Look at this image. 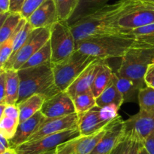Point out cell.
I'll return each mask as SVG.
<instances>
[{
	"label": "cell",
	"instance_id": "cell-1",
	"mask_svg": "<svg viewBox=\"0 0 154 154\" xmlns=\"http://www.w3.org/2000/svg\"><path fill=\"white\" fill-rule=\"evenodd\" d=\"M134 0H119L90 11L70 24L77 43L84 39L105 36L134 37L130 30L120 27L117 21Z\"/></svg>",
	"mask_w": 154,
	"mask_h": 154
},
{
	"label": "cell",
	"instance_id": "cell-2",
	"mask_svg": "<svg viewBox=\"0 0 154 154\" xmlns=\"http://www.w3.org/2000/svg\"><path fill=\"white\" fill-rule=\"evenodd\" d=\"M20 77V94L17 104L29 97L40 94L47 99L61 91L55 84L52 63L17 70Z\"/></svg>",
	"mask_w": 154,
	"mask_h": 154
},
{
	"label": "cell",
	"instance_id": "cell-3",
	"mask_svg": "<svg viewBox=\"0 0 154 154\" xmlns=\"http://www.w3.org/2000/svg\"><path fill=\"white\" fill-rule=\"evenodd\" d=\"M138 44L133 37L105 36L84 39L77 43V49L102 60L122 57Z\"/></svg>",
	"mask_w": 154,
	"mask_h": 154
},
{
	"label": "cell",
	"instance_id": "cell-4",
	"mask_svg": "<svg viewBox=\"0 0 154 154\" xmlns=\"http://www.w3.org/2000/svg\"><path fill=\"white\" fill-rule=\"evenodd\" d=\"M154 61V45L138 41L121 58L117 73L136 82L141 88L146 87L144 75L147 67Z\"/></svg>",
	"mask_w": 154,
	"mask_h": 154
},
{
	"label": "cell",
	"instance_id": "cell-5",
	"mask_svg": "<svg viewBox=\"0 0 154 154\" xmlns=\"http://www.w3.org/2000/svg\"><path fill=\"white\" fill-rule=\"evenodd\" d=\"M97 57L76 51L68 58L52 64L56 85L61 91H66L80 74Z\"/></svg>",
	"mask_w": 154,
	"mask_h": 154
},
{
	"label": "cell",
	"instance_id": "cell-6",
	"mask_svg": "<svg viewBox=\"0 0 154 154\" xmlns=\"http://www.w3.org/2000/svg\"><path fill=\"white\" fill-rule=\"evenodd\" d=\"M50 42L52 64L68 58L77 49L76 40L68 21H59L51 27Z\"/></svg>",
	"mask_w": 154,
	"mask_h": 154
},
{
	"label": "cell",
	"instance_id": "cell-7",
	"mask_svg": "<svg viewBox=\"0 0 154 154\" xmlns=\"http://www.w3.org/2000/svg\"><path fill=\"white\" fill-rule=\"evenodd\" d=\"M51 37V29H35L30 33L27 40L19 51L11 57L5 64L0 67L4 69H15L19 70L23 65L41 48L44 46Z\"/></svg>",
	"mask_w": 154,
	"mask_h": 154
},
{
	"label": "cell",
	"instance_id": "cell-8",
	"mask_svg": "<svg viewBox=\"0 0 154 154\" xmlns=\"http://www.w3.org/2000/svg\"><path fill=\"white\" fill-rule=\"evenodd\" d=\"M154 23V4L134 0L117 21L123 29L132 30Z\"/></svg>",
	"mask_w": 154,
	"mask_h": 154
},
{
	"label": "cell",
	"instance_id": "cell-9",
	"mask_svg": "<svg viewBox=\"0 0 154 154\" xmlns=\"http://www.w3.org/2000/svg\"><path fill=\"white\" fill-rule=\"evenodd\" d=\"M81 135L79 128H75L46 136L34 141L26 142L16 148L17 154H44L56 149L61 143Z\"/></svg>",
	"mask_w": 154,
	"mask_h": 154
},
{
	"label": "cell",
	"instance_id": "cell-10",
	"mask_svg": "<svg viewBox=\"0 0 154 154\" xmlns=\"http://www.w3.org/2000/svg\"><path fill=\"white\" fill-rule=\"evenodd\" d=\"M126 139L140 142L154 133V116L139 111L125 120Z\"/></svg>",
	"mask_w": 154,
	"mask_h": 154
},
{
	"label": "cell",
	"instance_id": "cell-11",
	"mask_svg": "<svg viewBox=\"0 0 154 154\" xmlns=\"http://www.w3.org/2000/svg\"><path fill=\"white\" fill-rule=\"evenodd\" d=\"M108 125V124H107ZM106 126L90 135H80L56 148L57 154H90L106 132Z\"/></svg>",
	"mask_w": 154,
	"mask_h": 154
},
{
	"label": "cell",
	"instance_id": "cell-12",
	"mask_svg": "<svg viewBox=\"0 0 154 154\" xmlns=\"http://www.w3.org/2000/svg\"><path fill=\"white\" fill-rule=\"evenodd\" d=\"M125 140V120L119 116L108 123L105 135L90 154H110Z\"/></svg>",
	"mask_w": 154,
	"mask_h": 154
},
{
	"label": "cell",
	"instance_id": "cell-13",
	"mask_svg": "<svg viewBox=\"0 0 154 154\" xmlns=\"http://www.w3.org/2000/svg\"><path fill=\"white\" fill-rule=\"evenodd\" d=\"M78 115L77 113L57 118H47L40 128L29 137V141L38 140L46 136L78 128Z\"/></svg>",
	"mask_w": 154,
	"mask_h": 154
},
{
	"label": "cell",
	"instance_id": "cell-14",
	"mask_svg": "<svg viewBox=\"0 0 154 154\" xmlns=\"http://www.w3.org/2000/svg\"><path fill=\"white\" fill-rule=\"evenodd\" d=\"M41 112L46 118H57L76 113L73 100L66 91L46 99Z\"/></svg>",
	"mask_w": 154,
	"mask_h": 154
},
{
	"label": "cell",
	"instance_id": "cell-15",
	"mask_svg": "<svg viewBox=\"0 0 154 154\" xmlns=\"http://www.w3.org/2000/svg\"><path fill=\"white\" fill-rule=\"evenodd\" d=\"M33 29L48 28L59 21L57 8L54 0H48L39 6L27 19Z\"/></svg>",
	"mask_w": 154,
	"mask_h": 154
},
{
	"label": "cell",
	"instance_id": "cell-16",
	"mask_svg": "<svg viewBox=\"0 0 154 154\" xmlns=\"http://www.w3.org/2000/svg\"><path fill=\"white\" fill-rule=\"evenodd\" d=\"M104 60H105L100 58L96 59L80 74L79 76L68 88L66 91L72 98H74L83 92L90 90L95 78L100 69L102 63Z\"/></svg>",
	"mask_w": 154,
	"mask_h": 154
},
{
	"label": "cell",
	"instance_id": "cell-17",
	"mask_svg": "<svg viewBox=\"0 0 154 154\" xmlns=\"http://www.w3.org/2000/svg\"><path fill=\"white\" fill-rule=\"evenodd\" d=\"M46 119L43 113L39 111L29 119L20 123L14 137L9 140L11 146L16 149L20 145L28 141L29 137L37 131Z\"/></svg>",
	"mask_w": 154,
	"mask_h": 154
},
{
	"label": "cell",
	"instance_id": "cell-18",
	"mask_svg": "<svg viewBox=\"0 0 154 154\" xmlns=\"http://www.w3.org/2000/svg\"><path fill=\"white\" fill-rule=\"evenodd\" d=\"M100 107H93L87 113L78 116V128L81 135H90L105 128L108 123L101 119Z\"/></svg>",
	"mask_w": 154,
	"mask_h": 154
},
{
	"label": "cell",
	"instance_id": "cell-19",
	"mask_svg": "<svg viewBox=\"0 0 154 154\" xmlns=\"http://www.w3.org/2000/svg\"><path fill=\"white\" fill-rule=\"evenodd\" d=\"M113 82L123 97L124 103L135 102L138 101V94L141 88L132 80L120 76L114 72Z\"/></svg>",
	"mask_w": 154,
	"mask_h": 154
},
{
	"label": "cell",
	"instance_id": "cell-20",
	"mask_svg": "<svg viewBox=\"0 0 154 154\" xmlns=\"http://www.w3.org/2000/svg\"><path fill=\"white\" fill-rule=\"evenodd\" d=\"M46 99V97L44 95L36 94L18 104L17 105L20 109V123L29 119L38 112L41 111Z\"/></svg>",
	"mask_w": 154,
	"mask_h": 154
},
{
	"label": "cell",
	"instance_id": "cell-21",
	"mask_svg": "<svg viewBox=\"0 0 154 154\" xmlns=\"http://www.w3.org/2000/svg\"><path fill=\"white\" fill-rule=\"evenodd\" d=\"M5 72V96L4 101L1 104H17L20 94V77L18 72L17 70L13 69H6Z\"/></svg>",
	"mask_w": 154,
	"mask_h": 154
},
{
	"label": "cell",
	"instance_id": "cell-22",
	"mask_svg": "<svg viewBox=\"0 0 154 154\" xmlns=\"http://www.w3.org/2000/svg\"><path fill=\"white\" fill-rule=\"evenodd\" d=\"M106 60H105L102 62L100 69L98 72L90 88L96 98L106 89L113 80L114 72L111 66L106 63Z\"/></svg>",
	"mask_w": 154,
	"mask_h": 154
},
{
	"label": "cell",
	"instance_id": "cell-23",
	"mask_svg": "<svg viewBox=\"0 0 154 154\" xmlns=\"http://www.w3.org/2000/svg\"><path fill=\"white\" fill-rule=\"evenodd\" d=\"M111 104H115L120 107L124 104L123 95L118 90L113 80L106 89L98 98H96V105L99 107H102Z\"/></svg>",
	"mask_w": 154,
	"mask_h": 154
},
{
	"label": "cell",
	"instance_id": "cell-24",
	"mask_svg": "<svg viewBox=\"0 0 154 154\" xmlns=\"http://www.w3.org/2000/svg\"><path fill=\"white\" fill-rule=\"evenodd\" d=\"M52 52L50 40L41 48L36 53H35L22 66L20 69L26 68L35 67V66H43V65L51 64Z\"/></svg>",
	"mask_w": 154,
	"mask_h": 154
},
{
	"label": "cell",
	"instance_id": "cell-25",
	"mask_svg": "<svg viewBox=\"0 0 154 154\" xmlns=\"http://www.w3.org/2000/svg\"><path fill=\"white\" fill-rule=\"evenodd\" d=\"M72 100L75 107V111L78 116L87 113L93 107L97 106L96 98L91 90L87 91L76 95L72 98Z\"/></svg>",
	"mask_w": 154,
	"mask_h": 154
},
{
	"label": "cell",
	"instance_id": "cell-26",
	"mask_svg": "<svg viewBox=\"0 0 154 154\" xmlns=\"http://www.w3.org/2000/svg\"><path fill=\"white\" fill-rule=\"evenodd\" d=\"M23 17L20 13L10 12L8 16L6 18L4 22L1 24L0 27V43H2L7 40L15 32L19 26Z\"/></svg>",
	"mask_w": 154,
	"mask_h": 154
},
{
	"label": "cell",
	"instance_id": "cell-27",
	"mask_svg": "<svg viewBox=\"0 0 154 154\" xmlns=\"http://www.w3.org/2000/svg\"><path fill=\"white\" fill-rule=\"evenodd\" d=\"M59 21H69L78 9L80 0H54Z\"/></svg>",
	"mask_w": 154,
	"mask_h": 154
},
{
	"label": "cell",
	"instance_id": "cell-28",
	"mask_svg": "<svg viewBox=\"0 0 154 154\" xmlns=\"http://www.w3.org/2000/svg\"><path fill=\"white\" fill-rule=\"evenodd\" d=\"M27 20L25 18H23L21 20L19 26L15 30L14 33L5 42L2 43H0V66L2 67L5 63H7L8 60L10 59L11 57L12 54H13L14 51V40L16 38L17 34L18 31L26 23Z\"/></svg>",
	"mask_w": 154,
	"mask_h": 154
},
{
	"label": "cell",
	"instance_id": "cell-29",
	"mask_svg": "<svg viewBox=\"0 0 154 154\" xmlns=\"http://www.w3.org/2000/svg\"><path fill=\"white\" fill-rule=\"evenodd\" d=\"M139 111L154 116V88L150 87L143 88L138 94Z\"/></svg>",
	"mask_w": 154,
	"mask_h": 154
},
{
	"label": "cell",
	"instance_id": "cell-30",
	"mask_svg": "<svg viewBox=\"0 0 154 154\" xmlns=\"http://www.w3.org/2000/svg\"><path fill=\"white\" fill-rule=\"evenodd\" d=\"M130 31L136 40L154 45V23Z\"/></svg>",
	"mask_w": 154,
	"mask_h": 154
},
{
	"label": "cell",
	"instance_id": "cell-31",
	"mask_svg": "<svg viewBox=\"0 0 154 154\" xmlns=\"http://www.w3.org/2000/svg\"><path fill=\"white\" fill-rule=\"evenodd\" d=\"M19 124V120L11 118L6 116L0 118V134L10 140L14 137Z\"/></svg>",
	"mask_w": 154,
	"mask_h": 154
},
{
	"label": "cell",
	"instance_id": "cell-32",
	"mask_svg": "<svg viewBox=\"0 0 154 154\" xmlns=\"http://www.w3.org/2000/svg\"><path fill=\"white\" fill-rule=\"evenodd\" d=\"M33 30H34V29L32 27V26L30 25V24L28 21H26V23L20 29L17 34L16 38H15L14 45V51L11 57L13 55H14V54L19 51L20 48L23 45V44L25 43L26 41L27 40L28 37L29 36L30 33L32 32Z\"/></svg>",
	"mask_w": 154,
	"mask_h": 154
},
{
	"label": "cell",
	"instance_id": "cell-33",
	"mask_svg": "<svg viewBox=\"0 0 154 154\" xmlns=\"http://www.w3.org/2000/svg\"><path fill=\"white\" fill-rule=\"evenodd\" d=\"M120 109V107L115 104H111L100 107L99 110V116L101 119L105 123H109L112 120L118 117V111Z\"/></svg>",
	"mask_w": 154,
	"mask_h": 154
},
{
	"label": "cell",
	"instance_id": "cell-34",
	"mask_svg": "<svg viewBox=\"0 0 154 154\" xmlns=\"http://www.w3.org/2000/svg\"><path fill=\"white\" fill-rule=\"evenodd\" d=\"M46 1L48 0H26L20 12L23 18L28 19L30 15Z\"/></svg>",
	"mask_w": 154,
	"mask_h": 154
},
{
	"label": "cell",
	"instance_id": "cell-35",
	"mask_svg": "<svg viewBox=\"0 0 154 154\" xmlns=\"http://www.w3.org/2000/svg\"><path fill=\"white\" fill-rule=\"evenodd\" d=\"M6 116L20 121V109L17 104H6L4 112L0 118Z\"/></svg>",
	"mask_w": 154,
	"mask_h": 154
},
{
	"label": "cell",
	"instance_id": "cell-36",
	"mask_svg": "<svg viewBox=\"0 0 154 154\" xmlns=\"http://www.w3.org/2000/svg\"><path fill=\"white\" fill-rule=\"evenodd\" d=\"M108 1H110V0H80L79 5H84L85 7L89 8L88 11H87L88 12L90 11L93 10V9H96L97 8L101 7V6L105 5H106L107 2Z\"/></svg>",
	"mask_w": 154,
	"mask_h": 154
},
{
	"label": "cell",
	"instance_id": "cell-37",
	"mask_svg": "<svg viewBox=\"0 0 154 154\" xmlns=\"http://www.w3.org/2000/svg\"><path fill=\"white\" fill-rule=\"evenodd\" d=\"M144 79L146 86L154 88V63H150L148 66Z\"/></svg>",
	"mask_w": 154,
	"mask_h": 154
},
{
	"label": "cell",
	"instance_id": "cell-38",
	"mask_svg": "<svg viewBox=\"0 0 154 154\" xmlns=\"http://www.w3.org/2000/svg\"><path fill=\"white\" fill-rule=\"evenodd\" d=\"M131 144V140L126 139L123 142H122L120 145L117 146L110 154H128L129 149V146Z\"/></svg>",
	"mask_w": 154,
	"mask_h": 154
},
{
	"label": "cell",
	"instance_id": "cell-39",
	"mask_svg": "<svg viewBox=\"0 0 154 154\" xmlns=\"http://www.w3.org/2000/svg\"><path fill=\"white\" fill-rule=\"evenodd\" d=\"M6 72L4 69L0 68V104L4 101L5 96Z\"/></svg>",
	"mask_w": 154,
	"mask_h": 154
},
{
	"label": "cell",
	"instance_id": "cell-40",
	"mask_svg": "<svg viewBox=\"0 0 154 154\" xmlns=\"http://www.w3.org/2000/svg\"><path fill=\"white\" fill-rule=\"evenodd\" d=\"M26 0H11L10 12L20 13Z\"/></svg>",
	"mask_w": 154,
	"mask_h": 154
},
{
	"label": "cell",
	"instance_id": "cell-41",
	"mask_svg": "<svg viewBox=\"0 0 154 154\" xmlns=\"http://www.w3.org/2000/svg\"><path fill=\"white\" fill-rule=\"evenodd\" d=\"M143 145L149 154H154V133L150 134L144 141Z\"/></svg>",
	"mask_w": 154,
	"mask_h": 154
},
{
	"label": "cell",
	"instance_id": "cell-42",
	"mask_svg": "<svg viewBox=\"0 0 154 154\" xmlns=\"http://www.w3.org/2000/svg\"><path fill=\"white\" fill-rule=\"evenodd\" d=\"M142 143L140 142L131 140V144L129 146V152L128 154H139V150Z\"/></svg>",
	"mask_w": 154,
	"mask_h": 154
},
{
	"label": "cell",
	"instance_id": "cell-43",
	"mask_svg": "<svg viewBox=\"0 0 154 154\" xmlns=\"http://www.w3.org/2000/svg\"><path fill=\"white\" fill-rule=\"evenodd\" d=\"M11 147V146L9 140H8L6 137H5L4 136L0 134V154L2 153L6 149H9Z\"/></svg>",
	"mask_w": 154,
	"mask_h": 154
},
{
	"label": "cell",
	"instance_id": "cell-44",
	"mask_svg": "<svg viewBox=\"0 0 154 154\" xmlns=\"http://www.w3.org/2000/svg\"><path fill=\"white\" fill-rule=\"evenodd\" d=\"M11 0H0V13L6 14L10 12Z\"/></svg>",
	"mask_w": 154,
	"mask_h": 154
},
{
	"label": "cell",
	"instance_id": "cell-45",
	"mask_svg": "<svg viewBox=\"0 0 154 154\" xmlns=\"http://www.w3.org/2000/svg\"><path fill=\"white\" fill-rule=\"evenodd\" d=\"M1 154H17V152L16 149L15 148H9V149H6L5 152H3Z\"/></svg>",
	"mask_w": 154,
	"mask_h": 154
},
{
	"label": "cell",
	"instance_id": "cell-46",
	"mask_svg": "<svg viewBox=\"0 0 154 154\" xmlns=\"http://www.w3.org/2000/svg\"><path fill=\"white\" fill-rule=\"evenodd\" d=\"M139 154H149V152H147V149H145V147L144 146V145H141V148H140L139 150Z\"/></svg>",
	"mask_w": 154,
	"mask_h": 154
},
{
	"label": "cell",
	"instance_id": "cell-47",
	"mask_svg": "<svg viewBox=\"0 0 154 154\" xmlns=\"http://www.w3.org/2000/svg\"><path fill=\"white\" fill-rule=\"evenodd\" d=\"M44 154H57V152H56V149H54V150H51L50 152H46V153H44Z\"/></svg>",
	"mask_w": 154,
	"mask_h": 154
},
{
	"label": "cell",
	"instance_id": "cell-48",
	"mask_svg": "<svg viewBox=\"0 0 154 154\" xmlns=\"http://www.w3.org/2000/svg\"><path fill=\"white\" fill-rule=\"evenodd\" d=\"M141 1H144V2H147L153 3V4H154V0H141Z\"/></svg>",
	"mask_w": 154,
	"mask_h": 154
},
{
	"label": "cell",
	"instance_id": "cell-49",
	"mask_svg": "<svg viewBox=\"0 0 154 154\" xmlns=\"http://www.w3.org/2000/svg\"><path fill=\"white\" fill-rule=\"evenodd\" d=\"M153 63H154V61H153Z\"/></svg>",
	"mask_w": 154,
	"mask_h": 154
}]
</instances>
